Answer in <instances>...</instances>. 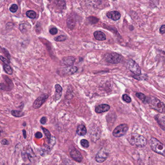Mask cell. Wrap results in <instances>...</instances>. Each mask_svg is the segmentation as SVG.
<instances>
[{"label":"cell","instance_id":"1","mask_svg":"<svg viewBox=\"0 0 165 165\" xmlns=\"http://www.w3.org/2000/svg\"><path fill=\"white\" fill-rule=\"evenodd\" d=\"M127 140L130 144L139 147H143L147 144V140L143 136L136 133H132Z\"/></svg>","mask_w":165,"mask_h":165},{"label":"cell","instance_id":"2","mask_svg":"<svg viewBox=\"0 0 165 165\" xmlns=\"http://www.w3.org/2000/svg\"><path fill=\"white\" fill-rule=\"evenodd\" d=\"M146 102L154 110L160 113H165V104L158 99L153 97H150L146 98Z\"/></svg>","mask_w":165,"mask_h":165},{"label":"cell","instance_id":"3","mask_svg":"<svg viewBox=\"0 0 165 165\" xmlns=\"http://www.w3.org/2000/svg\"><path fill=\"white\" fill-rule=\"evenodd\" d=\"M150 145L153 152L165 156V146L158 140L155 138H152L150 141Z\"/></svg>","mask_w":165,"mask_h":165},{"label":"cell","instance_id":"4","mask_svg":"<svg viewBox=\"0 0 165 165\" xmlns=\"http://www.w3.org/2000/svg\"><path fill=\"white\" fill-rule=\"evenodd\" d=\"M127 68L132 73L136 75H140L142 74L141 69L139 65L132 59H129L126 63Z\"/></svg>","mask_w":165,"mask_h":165},{"label":"cell","instance_id":"5","mask_svg":"<svg viewBox=\"0 0 165 165\" xmlns=\"http://www.w3.org/2000/svg\"><path fill=\"white\" fill-rule=\"evenodd\" d=\"M105 59L107 62L112 64H117L121 62L123 59L122 56L116 53H110L106 54Z\"/></svg>","mask_w":165,"mask_h":165},{"label":"cell","instance_id":"6","mask_svg":"<svg viewBox=\"0 0 165 165\" xmlns=\"http://www.w3.org/2000/svg\"><path fill=\"white\" fill-rule=\"evenodd\" d=\"M128 130V126L126 124L117 126L113 131V135L115 137H121L126 134Z\"/></svg>","mask_w":165,"mask_h":165},{"label":"cell","instance_id":"7","mask_svg":"<svg viewBox=\"0 0 165 165\" xmlns=\"http://www.w3.org/2000/svg\"><path fill=\"white\" fill-rule=\"evenodd\" d=\"M109 155L108 151L105 148H102L96 154L95 160L98 163H103L107 158Z\"/></svg>","mask_w":165,"mask_h":165},{"label":"cell","instance_id":"8","mask_svg":"<svg viewBox=\"0 0 165 165\" xmlns=\"http://www.w3.org/2000/svg\"><path fill=\"white\" fill-rule=\"evenodd\" d=\"M48 95L46 94L41 95L35 101L33 104V107L35 109H39L42 104L45 103L48 98Z\"/></svg>","mask_w":165,"mask_h":165},{"label":"cell","instance_id":"9","mask_svg":"<svg viewBox=\"0 0 165 165\" xmlns=\"http://www.w3.org/2000/svg\"><path fill=\"white\" fill-rule=\"evenodd\" d=\"M6 84L3 83H0V90L10 91L13 87V83L11 80L7 76H3Z\"/></svg>","mask_w":165,"mask_h":165},{"label":"cell","instance_id":"10","mask_svg":"<svg viewBox=\"0 0 165 165\" xmlns=\"http://www.w3.org/2000/svg\"><path fill=\"white\" fill-rule=\"evenodd\" d=\"M32 149L30 148H26V149H24L22 152V157L24 161L27 160L31 161L32 159L33 158L34 155Z\"/></svg>","mask_w":165,"mask_h":165},{"label":"cell","instance_id":"11","mask_svg":"<svg viewBox=\"0 0 165 165\" xmlns=\"http://www.w3.org/2000/svg\"><path fill=\"white\" fill-rule=\"evenodd\" d=\"M70 154L71 157L78 162H81L82 160V156L80 152L76 149H72L70 151Z\"/></svg>","mask_w":165,"mask_h":165},{"label":"cell","instance_id":"12","mask_svg":"<svg viewBox=\"0 0 165 165\" xmlns=\"http://www.w3.org/2000/svg\"><path fill=\"white\" fill-rule=\"evenodd\" d=\"M110 109V106L108 104H103L97 106L95 108V111L97 114H101L108 111Z\"/></svg>","mask_w":165,"mask_h":165},{"label":"cell","instance_id":"13","mask_svg":"<svg viewBox=\"0 0 165 165\" xmlns=\"http://www.w3.org/2000/svg\"><path fill=\"white\" fill-rule=\"evenodd\" d=\"M106 16L113 20H118L121 17V14L117 11H112L108 12L106 14Z\"/></svg>","mask_w":165,"mask_h":165},{"label":"cell","instance_id":"14","mask_svg":"<svg viewBox=\"0 0 165 165\" xmlns=\"http://www.w3.org/2000/svg\"><path fill=\"white\" fill-rule=\"evenodd\" d=\"M55 93L54 95V98L56 100H58L61 97L62 88L59 84H56L55 85Z\"/></svg>","mask_w":165,"mask_h":165},{"label":"cell","instance_id":"15","mask_svg":"<svg viewBox=\"0 0 165 165\" xmlns=\"http://www.w3.org/2000/svg\"><path fill=\"white\" fill-rule=\"evenodd\" d=\"M94 38L98 41H104L106 39V36L101 31H96L94 33Z\"/></svg>","mask_w":165,"mask_h":165},{"label":"cell","instance_id":"16","mask_svg":"<svg viewBox=\"0 0 165 165\" xmlns=\"http://www.w3.org/2000/svg\"><path fill=\"white\" fill-rule=\"evenodd\" d=\"M76 23V20L75 17L73 16H69L67 19V24L68 27L70 29H73V28L75 27V25Z\"/></svg>","mask_w":165,"mask_h":165},{"label":"cell","instance_id":"17","mask_svg":"<svg viewBox=\"0 0 165 165\" xmlns=\"http://www.w3.org/2000/svg\"><path fill=\"white\" fill-rule=\"evenodd\" d=\"M54 3L56 6L60 10H63L66 7V3L64 0H55Z\"/></svg>","mask_w":165,"mask_h":165},{"label":"cell","instance_id":"18","mask_svg":"<svg viewBox=\"0 0 165 165\" xmlns=\"http://www.w3.org/2000/svg\"><path fill=\"white\" fill-rule=\"evenodd\" d=\"M63 62L64 65L67 66H72L75 61V59L73 57H68L64 58L63 60Z\"/></svg>","mask_w":165,"mask_h":165},{"label":"cell","instance_id":"19","mask_svg":"<svg viewBox=\"0 0 165 165\" xmlns=\"http://www.w3.org/2000/svg\"><path fill=\"white\" fill-rule=\"evenodd\" d=\"M77 133L80 136H84L87 133V129L85 126L83 125L79 126L77 130Z\"/></svg>","mask_w":165,"mask_h":165},{"label":"cell","instance_id":"20","mask_svg":"<svg viewBox=\"0 0 165 165\" xmlns=\"http://www.w3.org/2000/svg\"><path fill=\"white\" fill-rule=\"evenodd\" d=\"M155 119L156 120L158 123L163 128V130H164L165 127V116H164L158 115L155 116Z\"/></svg>","mask_w":165,"mask_h":165},{"label":"cell","instance_id":"21","mask_svg":"<svg viewBox=\"0 0 165 165\" xmlns=\"http://www.w3.org/2000/svg\"><path fill=\"white\" fill-rule=\"evenodd\" d=\"M78 69L77 67L76 66H68L67 67L65 68L64 69V72L68 74H72L77 72L78 71Z\"/></svg>","mask_w":165,"mask_h":165},{"label":"cell","instance_id":"22","mask_svg":"<svg viewBox=\"0 0 165 165\" xmlns=\"http://www.w3.org/2000/svg\"><path fill=\"white\" fill-rule=\"evenodd\" d=\"M3 69L5 71V72L9 74V75H11L13 73V70H12V68H11V67L8 65V64H5L3 66Z\"/></svg>","mask_w":165,"mask_h":165},{"label":"cell","instance_id":"23","mask_svg":"<svg viewBox=\"0 0 165 165\" xmlns=\"http://www.w3.org/2000/svg\"><path fill=\"white\" fill-rule=\"evenodd\" d=\"M11 114L15 117H21L24 116V114L21 111H16V110H12L11 111Z\"/></svg>","mask_w":165,"mask_h":165},{"label":"cell","instance_id":"24","mask_svg":"<svg viewBox=\"0 0 165 165\" xmlns=\"http://www.w3.org/2000/svg\"><path fill=\"white\" fill-rule=\"evenodd\" d=\"M42 129L43 130V131L44 132V133L45 135V136L46 137V138L47 139L48 143H49L50 142L51 139V134H50L49 131L47 129H46L44 128H43V127L42 128Z\"/></svg>","mask_w":165,"mask_h":165},{"label":"cell","instance_id":"25","mask_svg":"<svg viewBox=\"0 0 165 165\" xmlns=\"http://www.w3.org/2000/svg\"><path fill=\"white\" fill-rule=\"evenodd\" d=\"M26 15L30 18L34 19L36 17V12L33 10H29L26 12Z\"/></svg>","mask_w":165,"mask_h":165},{"label":"cell","instance_id":"26","mask_svg":"<svg viewBox=\"0 0 165 165\" xmlns=\"http://www.w3.org/2000/svg\"><path fill=\"white\" fill-rule=\"evenodd\" d=\"M136 96L137 98H138L139 99H140L143 102H145L146 100V97L145 95L143 94L142 93H137L136 94Z\"/></svg>","mask_w":165,"mask_h":165},{"label":"cell","instance_id":"27","mask_svg":"<svg viewBox=\"0 0 165 165\" xmlns=\"http://www.w3.org/2000/svg\"><path fill=\"white\" fill-rule=\"evenodd\" d=\"M67 39V37L64 35H60L55 37L54 40L56 42H63Z\"/></svg>","mask_w":165,"mask_h":165},{"label":"cell","instance_id":"28","mask_svg":"<svg viewBox=\"0 0 165 165\" xmlns=\"http://www.w3.org/2000/svg\"><path fill=\"white\" fill-rule=\"evenodd\" d=\"M88 19L89 21L92 24L96 23L99 21V19L98 18L94 17V16H91L89 17Z\"/></svg>","mask_w":165,"mask_h":165},{"label":"cell","instance_id":"29","mask_svg":"<svg viewBox=\"0 0 165 165\" xmlns=\"http://www.w3.org/2000/svg\"><path fill=\"white\" fill-rule=\"evenodd\" d=\"M81 144L84 148H88L89 146V142L85 139H83L81 140Z\"/></svg>","mask_w":165,"mask_h":165},{"label":"cell","instance_id":"30","mask_svg":"<svg viewBox=\"0 0 165 165\" xmlns=\"http://www.w3.org/2000/svg\"><path fill=\"white\" fill-rule=\"evenodd\" d=\"M122 98H123V99L124 101H125V102H127V103H130V102H131V99L130 98V97L129 96H128L127 95H123Z\"/></svg>","mask_w":165,"mask_h":165},{"label":"cell","instance_id":"31","mask_svg":"<svg viewBox=\"0 0 165 165\" xmlns=\"http://www.w3.org/2000/svg\"><path fill=\"white\" fill-rule=\"evenodd\" d=\"M9 9H10V11L12 13H15L17 11L18 9V6L17 4H14L11 6Z\"/></svg>","mask_w":165,"mask_h":165},{"label":"cell","instance_id":"32","mask_svg":"<svg viewBox=\"0 0 165 165\" xmlns=\"http://www.w3.org/2000/svg\"><path fill=\"white\" fill-rule=\"evenodd\" d=\"M27 25L25 24H21L20 25V29L21 32L24 33L25 31H26Z\"/></svg>","mask_w":165,"mask_h":165},{"label":"cell","instance_id":"33","mask_svg":"<svg viewBox=\"0 0 165 165\" xmlns=\"http://www.w3.org/2000/svg\"><path fill=\"white\" fill-rule=\"evenodd\" d=\"M58 33V30L56 28H53L49 30V33L52 35H55Z\"/></svg>","mask_w":165,"mask_h":165},{"label":"cell","instance_id":"34","mask_svg":"<svg viewBox=\"0 0 165 165\" xmlns=\"http://www.w3.org/2000/svg\"><path fill=\"white\" fill-rule=\"evenodd\" d=\"M14 27V24L11 22H8L6 25V29L7 30H10Z\"/></svg>","mask_w":165,"mask_h":165},{"label":"cell","instance_id":"35","mask_svg":"<svg viewBox=\"0 0 165 165\" xmlns=\"http://www.w3.org/2000/svg\"><path fill=\"white\" fill-rule=\"evenodd\" d=\"M0 59L4 63H5L6 64H8L9 63V61L6 59L5 58H4L3 57H2V56H0Z\"/></svg>","mask_w":165,"mask_h":165},{"label":"cell","instance_id":"36","mask_svg":"<svg viewBox=\"0 0 165 165\" xmlns=\"http://www.w3.org/2000/svg\"><path fill=\"white\" fill-rule=\"evenodd\" d=\"M165 26L164 25H163L160 28V33L162 34H163L165 33Z\"/></svg>","mask_w":165,"mask_h":165},{"label":"cell","instance_id":"37","mask_svg":"<svg viewBox=\"0 0 165 165\" xmlns=\"http://www.w3.org/2000/svg\"><path fill=\"white\" fill-rule=\"evenodd\" d=\"M35 137H36V138L40 139V138H42L43 135H42V134L41 132H37V133H36V134H35Z\"/></svg>","mask_w":165,"mask_h":165},{"label":"cell","instance_id":"38","mask_svg":"<svg viewBox=\"0 0 165 165\" xmlns=\"http://www.w3.org/2000/svg\"><path fill=\"white\" fill-rule=\"evenodd\" d=\"M46 122H47V118L46 117H42L40 119V123L44 125L46 123Z\"/></svg>","mask_w":165,"mask_h":165},{"label":"cell","instance_id":"39","mask_svg":"<svg viewBox=\"0 0 165 165\" xmlns=\"http://www.w3.org/2000/svg\"><path fill=\"white\" fill-rule=\"evenodd\" d=\"M1 143L2 145H8L9 144L8 143V141H7V140L5 139H3L1 141Z\"/></svg>","mask_w":165,"mask_h":165},{"label":"cell","instance_id":"40","mask_svg":"<svg viewBox=\"0 0 165 165\" xmlns=\"http://www.w3.org/2000/svg\"><path fill=\"white\" fill-rule=\"evenodd\" d=\"M22 132H23V134L24 137L25 139H26L27 136H26V132L25 130H22Z\"/></svg>","mask_w":165,"mask_h":165},{"label":"cell","instance_id":"41","mask_svg":"<svg viewBox=\"0 0 165 165\" xmlns=\"http://www.w3.org/2000/svg\"></svg>","mask_w":165,"mask_h":165}]
</instances>
